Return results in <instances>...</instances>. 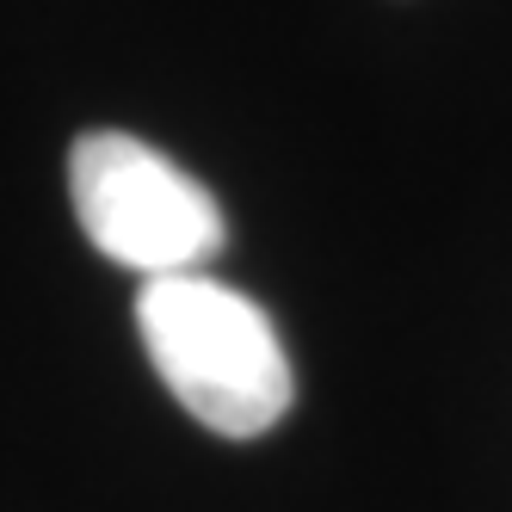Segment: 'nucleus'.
<instances>
[{
    "label": "nucleus",
    "instance_id": "obj_2",
    "mask_svg": "<svg viewBox=\"0 0 512 512\" xmlns=\"http://www.w3.org/2000/svg\"><path fill=\"white\" fill-rule=\"evenodd\" d=\"M68 198L87 241L142 278L204 272L223 247V210L198 179L124 130H87L68 149Z\"/></svg>",
    "mask_w": 512,
    "mask_h": 512
},
{
    "label": "nucleus",
    "instance_id": "obj_1",
    "mask_svg": "<svg viewBox=\"0 0 512 512\" xmlns=\"http://www.w3.org/2000/svg\"><path fill=\"white\" fill-rule=\"evenodd\" d=\"M136 327L149 364L198 426L223 438H260L290 414V358L272 315L210 272L149 278L136 290Z\"/></svg>",
    "mask_w": 512,
    "mask_h": 512
}]
</instances>
